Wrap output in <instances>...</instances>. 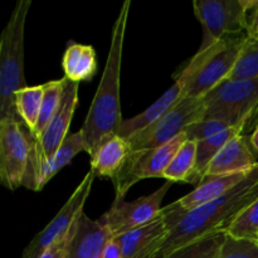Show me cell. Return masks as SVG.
<instances>
[{"label": "cell", "mask_w": 258, "mask_h": 258, "mask_svg": "<svg viewBox=\"0 0 258 258\" xmlns=\"http://www.w3.org/2000/svg\"><path fill=\"white\" fill-rule=\"evenodd\" d=\"M130 7V0H126L121 5L118 17L112 27L111 45L102 78L81 127L86 153L90 158L106 139L118 135L123 121L120 105V75Z\"/></svg>", "instance_id": "6da1fadb"}, {"label": "cell", "mask_w": 258, "mask_h": 258, "mask_svg": "<svg viewBox=\"0 0 258 258\" xmlns=\"http://www.w3.org/2000/svg\"><path fill=\"white\" fill-rule=\"evenodd\" d=\"M258 198V163L248 175L221 198L186 211L161 248L158 258L217 233H227L234 219Z\"/></svg>", "instance_id": "7a4b0ae2"}, {"label": "cell", "mask_w": 258, "mask_h": 258, "mask_svg": "<svg viewBox=\"0 0 258 258\" xmlns=\"http://www.w3.org/2000/svg\"><path fill=\"white\" fill-rule=\"evenodd\" d=\"M32 2L18 0L0 35V120H17L15 96L28 87L24 77L25 22Z\"/></svg>", "instance_id": "3957f363"}, {"label": "cell", "mask_w": 258, "mask_h": 258, "mask_svg": "<svg viewBox=\"0 0 258 258\" xmlns=\"http://www.w3.org/2000/svg\"><path fill=\"white\" fill-rule=\"evenodd\" d=\"M247 34L224 38L204 52H197L181 71L185 77L183 98H201L228 78Z\"/></svg>", "instance_id": "277c9868"}, {"label": "cell", "mask_w": 258, "mask_h": 258, "mask_svg": "<svg viewBox=\"0 0 258 258\" xmlns=\"http://www.w3.org/2000/svg\"><path fill=\"white\" fill-rule=\"evenodd\" d=\"M203 120H216L229 127L257 126L258 78L251 81H224L204 96Z\"/></svg>", "instance_id": "5b68a950"}, {"label": "cell", "mask_w": 258, "mask_h": 258, "mask_svg": "<svg viewBox=\"0 0 258 258\" xmlns=\"http://www.w3.org/2000/svg\"><path fill=\"white\" fill-rule=\"evenodd\" d=\"M252 0H194V14L203 27L198 52H204L232 35L247 34Z\"/></svg>", "instance_id": "8992f818"}, {"label": "cell", "mask_w": 258, "mask_h": 258, "mask_svg": "<svg viewBox=\"0 0 258 258\" xmlns=\"http://www.w3.org/2000/svg\"><path fill=\"white\" fill-rule=\"evenodd\" d=\"M204 98H181L169 112L149 127L125 139L133 151L160 148L184 134L191 123L203 120Z\"/></svg>", "instance_id": "52a82bcc"}, {"label": "cell", "mask_w": 258, "mask_h": 258, "mask_svg": "<svg viewBox=\"0 0 258 258\" xmlns=\"http://www.w3.org/2000/svg\"><path fill=\"white\" fill-rule=\"evenodd\" d=\"M185 212L179 201H176L163 207L158 218L150 223L116 238L123 258H158L161 248Z\"/></svg>", "instance_id": "ba28073f"}, {"label": "cell", "mask_w": 258, "mask_h": 258, "mask_svg": "<svg viewBox=\"0 0 258 258\" xmlns=\"http://www.w3.org/2000/svg\"><path fill=\"white\" fill-rule=\"evenodd\" d=\"M185 141L186 135L181 134L160 148L133 151L120 173L111 180L115 188V199L125 198L131 186L143 179L163 178L169 164Z\"/></svg>", "instance_id": "9c48e42d"}, {"label": "cell", "mask_w": 258, "mask_h": 258, "mask_svg": "<svg viewBox=\"0 0 258 258\" xmlns=\"http://www.w3.org/2000/svg\"><path fill=\"white\" fill-rule=\"evenodd\" d=\"M166 181L161 188L149 196L141 197L134 202H126L125 198L115 199L111 208L98 221L107 229L111 239L118 238L127 232L150 223L161 213V202L171 186Z\"/></svg>", "instance_id": "30bf717a"}, {"label": "cell", "mask_w": 258, "mask_h": 258, "mask_svg": "<svg viewBox=\"0 0 258 258\" xmlns=\"http://www.w3.org/2000/svg\"><path fill=\"white\" fill-rule=\"evenodd\" d=\"M32 131L17 120H0V181L9 190L23 185Z\"/></svg>", "instance_id": "8fae6325"}, {"label": "cell", "mask_w": 258, "mask_h": 258, "mask_svg": "<svg viewBox=\"0 0 258 258\" xmlns=\"http://www.w3.org/2000/svg\"><path fill=\"white\" fill-rule=\"evenodd\" d=\"M78 90L80 83L63 77V93L59 107L39 138L35 139L32 134L28 164L49 161L54 158L68 136L71 121L78 105Z\"/></svg>", "instance_id": "7c38bea8"}, {"label": "cell", "mask_w": 258, "mask_h": 258, "mask_svg": "<svg viewBox=\"0 0 258 258\" xmlns=\"http://www.w3.org/2000/svg\"><path fill=\"white\" fill-rule=\"evenodd\" d=\"M95 178V173L90 169V171L86 174L80 185L70 197V199L58 212L57 216L49 222V224L42 232H39L30 241V243L23 252L22 258H40L48 248H50L53 244L67 236L73 223L83 213V207L90 196Z\"/></svg>", "instance_id": "4fadbf2b"}, {"label": "cell", "mask_w": 258, "mask_h": 258, "mask_svg": "<svg viewBox=\"0 0 258 258\" xmlns=\"http://www.w3.org/2000/svg\"><path fill=\"white\" fill-rule=\"evenodd\" d=\"M111 237L107 229L83 212L68 232L64 258H103Z\"/></svg>", "instance_id": "5bb4252c"}, {"label": "cell", "mask_w": 258, "mask_h": 258, "mask_svg": "<svg viewBox=\"0 0 258 258\" xmlns=\"http://www.w3.org/2000/svg\"><path fill=\"white\" fill-rule=\"evenodd\" d=\"M82 151H86V148L82 133L80 130L67 136L64 143L62 144L52 160L28 164L27 171H25L24 179H23V186L33 191L42 190L45 184L58 171H60V169L71 164L73 158Z\"/></svg>", "instance_id": "9a60e30c"}, {"label": "cell", "mask_w": 258, "mask_h": 258, "mask_svg": "<svg viewBox=\"0 0 258 258\" xmlns=\"http://www.w3.org/2000/svg\"><path fill=\"white\" fill-rule=\"evenodd\" d=\"M258 163L249 138L241 134L223 146L207 170V175L241 173L253 168Z\"/></svg>", "instance_id": "2e32d148"}, {"label": "cell", "mask_w": 258, "mask_h": 258, "mask_svg": "<svg viewBox=\"0 0 258 258\" xmlns=\"http://www.w3.org/2000/svg\"><path fill=\"white\" fill-rule=\"evenodd\" d=\"M184 88H185V77L180 73L179 77L176 78L175 83L161 97H159L150 107L136 115L135 117L123 120L118 135L123 139H127L156 122L159 118L169 112L176 103L180 102V100L183 98Z\"/></svg>", "instance_id": "e0dca14e"}, {"label": "cell", "mask_w": 258, "mask_h": 258, "mask_svg": "<svg viewBox=\"0 0 258 258\" xmlns=\"http://www.w3.org/2000/svg\"><path fill=\"white\" fill-rule=\"evenodd\" d=\"M249 170L241 171V173L221 174V175H207L193 191L179 199V203L185 211L189 212L209 202L216 201L238 185L248 175Z\"/></svg>", "instance_id": "ac0fdd59"}, {"label": "cell", "mask_w": 258, "mask_h": 258, "mask_svg": "<svg viewBox=\"0 0 258 258\" xmlns=\"http://www.w3.org/2000/svg\"><path fill=\"white\" fill-rule=\"evenodd\" d=\"M133 153L127 141L120 135L106 139L90 158L91 170L96 176L110 178L112 180L127 161Z\"/></svg>", "instance_id": "d6986e66"}, {"label": "cell", "mask_w": 258, "mask_h": 258, "mask_svg": "<svg viewBox=\"0 0 258 258\" xmlns=\"http://www.w3.org/2000/svg\"><path fill=\"white\" fill-rule=\"evenodd\" d=\"M64 77L72 82L91 81L97 73V58L92 45L71 43L62 59Z\"/></svg>", "instance_id": "ffe728a7"}, {"label": "cell", "mask_w": 258, "mask_h": 258, "mask_svg": "<svg viewBox=\"0 0 258 258\" xmlns=\"http://www.w3.org/2000/svg\"><path fill=\"white\" fill-rule=\"evenodd\" d=\"M243 131V126H234V127L227 128L212 138L197 143L196 168L186 183L199 185L207 176V170H208L211 163L218 155L219 151L223 149V146L233 138L241 135Z\"/></svg>", "instance_id": "44dd1931"}, {"label": "cell", "mask_w": 258, "mask_h": 258, "mask_svg": "<svg viewBox=\"0 0 258 258\" xmlns=\"http://www.w3.org/2000/svg\"><path fill=\"white\" fill-rule=\"evenodd\" d=\"M43 97H44V85L32 86L20 90L15 96V106L20 120L30 131H34L38 118L40 115Z\"/></svg>", "instance_id": "7402d4cb"}, {"label": "cell", "mask_w": 258, "mask_h": 258, "mask_svg": "<svg viewBox=\"0 0 258 258\" xmlns=\"http://www.w3.org/2000/svg\"><path fill=\"white\" fill-rule=\"evenodd\" d=\"M197 160V143L186 140L175 154L163 179L171 183H186L193 174Z\"/></svg>", "instance_id": "603a6c76"}, {"label": "cell", "mask_w": 258, "mask_h": 258, "mask_svg": "<svg viewBox=\"0 0 258 258\" xmlns=\"http://www.w3.org/2000/svg\"><path fill=\"white\" fill-rule=\"evenodd\" d=\"M258 78V39L246 38L231 75L226 81H251Z\"/></svg>", "instance_id": "cb8c5ba5"}, {"label": "cell", "mask_w": 258, "mask_h": 258, "mask_svg": "<svg viewBox=\"0 0 258 258\" xmlns=\"http://www.w3.org/2000/svg\"><path fill=\"white\" fill-rule=\"evenodd\" d=\"M63 93V78L62 80L49 81V82L44 83V97H43L42 107H40V115L38 118L37 126H35L33 135L35 139L39 138L45 130L48 125H49L50 120L53 116L57 112L58 107H59L60 100H62Z\"/></svg>", "instance_id": "d4e9b609"}, {"label": "cell", "mask_w": 258, "mask_h": 258, "mask_svg": "<svg viewBox=\"0 0 258 258\" xmlns=\"http://www.w3.org/2000/svg\"><path fill=\"white\" fill-rule=\"evenodd\" d=\"M226 233H217L175 249L163 258H217Z\"/></svg>", "instance_id": "484cf974"}, {"label": "cell", "mask_w": 258, "mask_h": 258, "mask_svg": "<svg viewBox=\"0 0 258 258\" xmlns=\"http://www.w3.org/2000/svg\"><path fill=\"white\" fill-rule=\"evenodd\" d=\"M227 234L237 238H247L257 241L258 238V198L249 204L232 223Z\"/></svg>", "instance_id": "4316f807"}, {"label": "cell", "mask_w": 258, "mask_h": 258, "mask_svg": "<svg viewBox=\"0 0 258 258\" xmlns=\"http://www.w3.org/2000/svg\"><path fill=\"white\" fill-rule=\"evenodd\" d=\"M217 258H258V241L237 238L226 233Z\"/></svg>", "instance_id": "83f0119b"}, {"label": "cell", "mask_w": 258, "mask_h": 258, "mask_svg": "<svg viewBox=\"0 0 258 258\" xmlns=\"http://www.w3.org/2000/svg\"><path fill=\"white\" fill-rule=\"evenodd\" d=\"M227 128H229V126L224 122H221V121L199 120L189 125L184 131V134L186 135V140L199 143V141L212 138V136L227 130Z\"/></svg>", "instance_id": "f1b7e54d"}, {"label": "cell", "mask_w": 258, "mask_h": 258, "mask_svg": "<svg viewBox=\"0 0 258 258\" xmlns=\"http://www.w3.org/2000/svg\"><path fill=\"white\" fill-rule=\"evenodd\" d=\"M248 13L247 37L258 39V0H252Z\"/></svg>", "instance_id": "f546056e"}, {"label": "cell", "mask_w": 258, "mask_h": 258, "mask_svg": "<svg viewBox=\"0 0 258 258\" xmlns=\"http://www.w3.org/2000/svg\"><path fill=\"white\" fill-rule=\"evenodd\" d=\"M68 236V234H67ZM67 236L58 241L57 243L53 244L50 248H48L44 253L40 256V258H64L66 244H67Z\"/></svg>", "instance_id": "4dcf8cb0"}, {"label": "cell", "mask_w": 258, "mask_h": 258, "mask_svg": "<svg viewBox=\"0 0 258 258\" xmlns=\"http://www.w3.org/2000/svg\"><path fill=\"white\" fill-rule=\"evenodd\" d=\"M103 258H123L122 252H121V247L116 239H111L108 242L107 247L105 249V254Z\"/></svg>", "instance_id": "1f68e13d"}, {"label": "cell", "mask_w": 258, "mask_h": 258, "mask_svg": "<svg viewBox=\"0 0 258 258\" xmlns=\"http://www.w3.org/2000/svg\"><path fill=\"white\" fill-rule=\"evenodd\" d=\"M249 141H251V145H252V148H253L256 155H258V125L254 127L252 135L249 136Z\"/></svg>", "instance_id": "d6a6232c"}, {"label": "cell", "mask_w": 258, "mask_h": 258, "mask_svg": "<svg viewBox=\"0 0 258 258\" xmlns=\"http://www.w3.org/2000/svg\"><path fill=\"white\" fill-rule=\"evenodd\" d=\"M257 241H258V238H257Z\"/></svg>", "instance_id": "836d02e7"}]
</instances>
